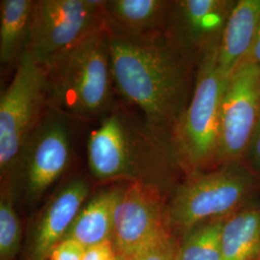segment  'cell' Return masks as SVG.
I'll return each instance as SVG.
<instances>
[{
    "instance_id": "26",
    "label": "cell",
    "mask_w": 260,
    "mask_h": 260,
    "mask_svg": "<svg viewBox=\"0 0 260 260\" xmlns=\"http://www.w3.org/2000/svg\"><path fill=\"white\" fill-rule=\"evenodd\" d=\"M254 260H260V251H259V253H258V254H257V256H256V258H255V259Z\"/></svg>"
},
{
    "instance_id": "17",
    "label": "cell",
    "mask_w": 260,
    "mask_h": 260,
    "mask_svg": "<svg viewBox=\"0 0 260 260\" xmlns=\"http://www.w3.org/2000/svg\"><path fill=\"white\" fill-rule=\"evenodd\" d=\"M259 251V208L243 207L224 217L221 260H254Z\"/></svg>"
},
{
    "instance_id": "5",
    "label": "cell",
    "mask_w": 260,
    "mask_h": 260,
    "mask_svg": "<svg viewBox=\"0 0 260 260\" xmlns=\"http://www.w3.org/2000/svg\"><path fill=\"white\" fill-rule=\"evenodd\" d=\"M254 189L251 169L242 160L189 174L168 201L171 230L185 235L202 223L234 213Z\"/></svg>"
},
{
    "instance_id": "12",
    "label": "cell",
    "mask_w": 260,
    "mask_h": 260,
    "mask_svg": "<svg viewBox=\"0 0 260 260\" xmlns=\"http://www.w3.org/2000/svg\"><path fill=\"white\" fill-rule=\"evenodd\" d=\"M90 184L74 177L52 196L38 218L31 245L32 260H47L52 249L65 238L90 194Z\"/></svg>"
},
{
    "instance_id": "21",
    "label": "cell",
    "mask_w": 260,
    "mask_h": 260,
    "mask_svg": "<svg viewBox=\"0 0 260 260\" xmlns=\"http://www.w3.org/2000/svg\"><path fill=\"white\" fill-rule=\"evenodd\" d=\"M85 251L86 248L79 242L65 238L52 249L48 260H83Z\"/></svg>"
},
{
    "instance_id": "2",
    "label": "cell",
    "mask_w": 260,
    "mask_h": 260,
    "mask_svg": "<svg viewBox=\"0 0 260 260\" xmlns=\"http://www.w3.org/2000/svg\"><path fill=\"white\" fill-rule=\"evenodd\" d=\"M87 160L98 180L126 179L163 191L170 174L181 169L173 135L117 104L90 133Z\"/></svg>"
},
{
    "instance_id": "24",
    "label": "cell",
    "mask_w": 260,
    "mask_h": 260,
    "mask_svg": "<svg viewBox=\"0 0 260 260\" xmlns=\"http://www.w3.org/2000/svg\"><path fill=\"white\" fill-rule=\"evenodd\" d=\"M247 59H249L250 61L260 67V24L256 36L254 39V42H253V45L251 47L250 54Z\"/></svg>"
},
{
    "instance_id": "16",
    "label": "cell",
    "mask_w": 260,
    "mask_h": 260,
    "mask_svg": "<svg viewBox=\"0 0 260 260\" xmlns=\"http://www.w3.org/2000/svg\"><path fill=\"white\" fill-rule=\"evenodd\" d=\"M34 0L0 1V65L15 69L28 52Z\"/></svg>"
},
{
    "instance_id": "14",
    "label": "cell",
    "mask_w": 260,
    "mask_h": 260,
    "mask_svg": "<svg viewBox=\"0 0 260 260\" xmlns=\"http://www.w3.org/2000/svg\"><path fill=\"white\" fill-rule=\"evenodd\" d=\"M260 24V0H238L226 20L218 61L229 79L250 54Z\"/></svg>"
},
{
    "instance_id": "20",
    "label": "cell",
    "mask_w": 260,
    "mask_h": 260,
    "mask_svg": "<svg viewBox=\"0 0 260 260\" xmlns=\"http://www.w3.org/2000/svg\"><path fill=\"white\" fill-rule=\"evenodd\" d=\"M178 246L172 233L151 242L132 258V260H177Z\"/></svg>"
},
{
    "instance_id": "4",
    "label": "cell",
    "mask_w": 260,
    "mask_h": 260,
    "mask_svg": "<svg viewBox=\"0 0 260 260\" xmlns=\"http://www.w3.org/2000/svg\"><path fill=\"white\" fill-rule=\"evenodd\" d=\"M218 53L219 46L199 61L191 100L173 132L177 159L187 175L219 167L221 106L228 78Z\"/></svg>"
},
{
    "instance_id": "3",
    "label": "cell",
    "mask_w": 260,
    "mask_h": 260,
    "mask_svg": "<svg viewBox=\"0 0 260 260\" xmlns=\"http://www.w3.org/2000/svg\"><path fill=\"white\" fill-rule=\"evenodd\" d=\"M48 107L72 120H100L116 105L109 33L85 39L45 68Z\"/></svg>"
},
{
    "instance_id": "19",
    "label": "cell",
    "mask_w": 260,
    "mask_h": 260,
    "mask_svg": "<svg viewBox=\"0 0 260 260\" xmlns=\"http://www.w3.org/2000/svg\"><path fill=\"white\" fill-rule=\"evenodd\" d=\"M21 225L15 207V195L7 184L0 195V259L13 260L19 253Z\"/></svg>"
},
{
    "instance_id": "11",
    "label": "cell",
    "mask_w": 260,
    "mask_h": 260,
    "mask_svg": "<svg viewBox=\"0 0 260 260\" xmlns=\"http://www.w3.org/2000/svg\"><path fill=\"white\" fill-rule=\"evenodd\" d=\"M236 1H172L165 36L198 66L203 55L220 45L223 28Z\"/></svg>"
},
{
    "instance_id": "13",
    "label": "cell",
    "mask_w": 260,
    "mask_h": 260,
    "mask_svg": "<svg viewBox=\"0 0 260 260\" xmlns=\"http://www.w3.org/2000/svg\"><path fill=\"white\" fill-rule=\"evenodd\" d=\"M172 1L105 0L103 16L109 34L130 40L157 37L165 32Z\"/></svg>"
},
{
    "instance_id": "25",
    "label": "cell",
    "mask_w": 260,
    "mask_h": 260,
    "mask_svg": "<svg viewBox=\"0 0 260 260\" xmlns=\"http://www.w3.org/2000/svg\"><path fill=\"white\" fill-rule=\"evenodd\" d=\"M115 260H132V258H129V257H126V256H124V255H121V254H117V257H116V259Z\"/></svg>"
},
{
    "instance_id": "18",
    "label": "cell",
    "mask_w": 260,
    "mask_h": 260,
    "mask_svg": "<svg viewBox=\"0 0 260 260\" xmlns=\"http://www.w3.org/2000/svg\"><path fill=\"white\" fill-rule=\"evenodd\" d=\"M223 219L205 222L186 233L178 246L177 260H221Z\"/></svg>"
},
{
    "instance_id": "6",
    "label": "cell",
    "mask_w": 260,
    "mask_h": 260,
    "mask_svg": "<svg viewBox=\"0 0 260 260\" xmlns=\"http://www.w3.org/2000/svg\"><path fill=\"white\" fill-rule=\"evenodd\" d=\"M46 71L26 53L0 94V176L9 181L19 151L48 109Z\"/></svg>"
},
{
    "instance_id": "10",
    "label": "cell",
    "mask_w": 260,
    "mask_h": 260,
    "mask_svg": "<svg viewBox=\"0 0 260 260\" xmlns=\"http://www.w3.org/2000/svg\"><path fill=\"white\" fill-rule=\"evenodd\" d=\"M260 118V67L246 59L228 79L221 106L219 167L242 160Z\"/></svg>"
},
{
    "instance_id": "9",
    "label": "cell",
    "mask_w": 260,
    "mask_h": 260,
    "mask_svg": "<svg viewBox=\"0 0 260 260\" xmlns=\"http://www.w3.org/2000/svg\"><path fill=\"white\" fill-rule=\"evenodd\" d=\"M172 233L164 191L155 185L128 182L115 207L113 239L117 253L133 258L164 234Z\"/></svg>"
},
{
    "instance_id": "22",
    "label": "cell",
    "mask_w": 260,
    "mask_h": 260,
    "mask_svg": "<svg viewBox=\"0 0 260 260\" xmlns=\"http://www.w3.org/2000/svg\"><path fill=\"white\" fill-rule=\"evenodd\" d=\"M117 251L111 240L86 248L83 260H115Z\"/></svg>"
},
{
    "instance_id": "8",
    "label": "cell",
    "mask_w": 260,
    "mask_h": 260,
    "mask_svg": "<svg viewBox=\"0 0 260 260\" xmlns=\"http://www.w3.org/2000/svg\"><path fill=\"white\" fill-rule=\"evenodd\" d=\"M103 0H35L28 53L45 68L105 27Z\"/></svg>"
},
{
    "instance_id": "23",
    "label": "cell",
    "mask_w": 260,
    "mask_h": 260,
    "mask_svg": "<svg viewBox=\"0 0 260 260\" xmlns=\"http://www.w3.org/2000/svg\"><path fill=\"white\" fill-rule=\"evenodd\" d=\"M245 157L248 158L251 169L252 167L255 171L260 172V118Z\"/></svg>"
},
{
    "instance_id": "1",
    "label": "cell",
    "mask_w": 260,
    "mask_h": 260,
    "mask_svg": "<svg viewBox=\"0 0 260 260\" xmlns=\"http://www.w3.org/2000/svg\"><path fill=\"white\" fill-rule=\"evenodd\" d=\"M109 42L116 91L147 121L173 135L191 100L197 66L165 34L145 40L109 34Z\"/></svg>"
},
{
    "instance_id": "7",
    "label": "cell",
    "mask_w": 260,
    "mask_h": 260,
    "mask_svg": "<svg viewBox=\"0 0 260 260\" xmlns=\"http://www.w3.org/2000/svg\"><path fill=\"white\" fill-rule=\"evenodd\" d=\"M72 119L51 108L19 151L9 181L15 198L19 192L31 203L46 194L64 174L73 152Z\"/></svg>"
},
{
    "instance_id": "15",
    "label": "cell",
    "mask_w": 260,
    "mask_h": 260,
    "mask_svg": "<svg viewBox=\"0 0 260 260\" xmlns=\"http://www.w3.org/2000/svg\"><path fill=\"white\" fill-rule=\"evenodd\" d=\"M121 190L122 187H110L87 201L65 238L76 240L85 248L110 240L113 236L115 207Z\"/></svg>"
}]
</instances>
